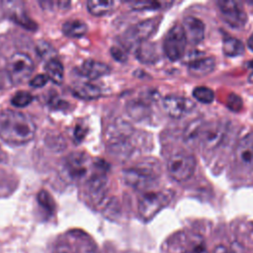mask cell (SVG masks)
Instances as JSON below:
<instances>
[{
    "label": "cell",
    "instance_id": "26",
    "mask_svg": "<svg viewBox=\"0 0 253 253\" xmlns=\"http://www.w3.org/2000/svg\"><path fill=\"white\" fill-rule=\"evenodd\" d=\"M38 202L41 205V207H42L47 212L51 213L54 211L55 205H54L53 199L49 195V193L46 192L45 190H42L38 194Z\"/></svg>",
    "mask_w": 253,
    "mask_h": 253
},
{
    "label": "cell",
    "instance_id": "7",
    "mask_svg": "<svg viewBox=\"0 0 253 253\" xmlns=\"http://www.w3.org/2000/svg\"><path fill=\"white\" fill-rule=\"evenodd\" d=\"M216 4L223 20L229 26L233 28H240L246 24L247 15L240 2L225 0L218 1Z\"/></svg>",
    "mask_w": 253,
    "mask_h": 253
},
{
    "label": "cell",
    "instance_id": "25",
    "mask_svg": "<svg viewBox=\"0 0 253 253\" xmlns=\"http://www.w3.org/2000/svg\"><path fill=\"white\" fill-rule=\"evenodd\" d=\"M33 101V96L31 93L27 91H19L17 92L13 98L11 99V103L13 106L17 108H23L28 106Z\"/></svg>",
    "mask_w": 253,
    "mask_h": 253
},
{
    "label": "cell",
    "instance_id": "22",
    "mask_svg": "<svg viewBox=\"0 0 253 253\" xmlns=\"http://www.w3.org/2000/svg\"><path fill=\"white\" fill-rule=\"evenodd\" d=\"M172 2H159V1H136L131 2L130 7L133 10L142 11V10H159L167 8Z\"/></svg>",
    "mask_w": 253,
    "mask_h": 253
},
{
    "label": "cell",
    "instance_id": "1",
    "mask_svg": "<svg viewBox=\"0 0 253 253\" xmlns=\"http://www.w3.org/2000/svg\"><path fill=\"white\" fill-rule=\"evenodd\" d=\"M36 134V126L26 115L6 110L0 113V137L8 143L25 144Z\"/></svg>",
    "mask_w": 253,
    "mask_h": 253
},
{
    "label": "cell",
    "instance_id": "27",
    "mask_svg": "<svg viewBox=\"0 0 253 253\" xmlns=\"http://www.w3.org/2000/svg\"><path fill=\"white\" fill-rule=\"evenodd\" d=\"M227 107L234 112H237L242 108V101L237 95L231 94L230 96H228L227 99Z\"/></svg>",
    "mask_w": 253,
    "mask_h": 253
},
{
    "label": "cell",
    "instance_id": "14",
    "mask_svg": "<svg viewBox=\"0 0 253 253\" xmlns=\"http://www.w3.org/2000/svg\"><path fill=\"white\" fill-rule=\"evenodd\" d=\"M160 18H152L144 20L137 25H135L129 33V38L131 42H141L147 40L158 28L160 23Z\"/></svg>",
    "mask_w": 253,
    "mask_h": 253
},
{
    "label": "cell",
    "instance_id": "31",
    "mask_svg": "<svg viewBox=\"0 0 253 253\" xmlns=\"http://www.w3.org/2000/svg\"><path fill=\"white\" fill-rule=\"evenodd\" d=\"M247 46H248L251 50H253V33L251 34V36L249 37V39H248V41H247Z\"/></svg>",
    "mask_w": 253,
    "mask_h": 253
},
{
    "label": "cell",
    "instance_id": "28",
    "mask_svg": "<svg viewBox=\"0 0 253 253\" xmlns=\"http://www.w3.org/2000/svg\"><path fill=\"white\" fill-rule=\"evenodd\" d=\"M47 81L48 77L46 76V74H39L30 81V85L34 88H41L44 86L47 83Z\"/></svg>",
    "mask_w": 253,
    "mask_h": 253
},
{
    "label": "cell",
    "instance_id": "20",
    "mask_svg": "<svg viewBox=\"0 0 253 253\" xmlns=\"http://www.w3.org/2000/svg\"><path fill=\"white\" fill-rule=\"evenodd\" d=\"M245 46L243 42L235 38H226L222 42V51L226 56H238L244 53Z\"/></svg>",
    "mask_w": 253,
    "mask_h": 253
},
{
    "label": "cell",
    "instance_id": "12",
    "mask_svg": "<svg viewBox=\"0 0 253 253\" xmlns=\"http://www.w3.org/2000/svg\"><path fill=\"white\" fill-rule=\"evenodd\" d=\"M235 154L237 162L243 168L253 171V133H249L239 141Z\"/></svg>",
    "mask_w": 253,
    "mask_h": 253
},
{
    "label": "cell",
    "instance_id": "6",
    "mask_svg": "<svg viewBox=\"0 0 253 253\" xmlns=\"http://www.w3.org/2000/svg\"><path fill=\"white\" fill-rule=\"evenodd\" d=\"M125 182L136 189H145L151 186L156 178L155 171L149 166H136L124 170Z\"/></svg>",
    "mask_w": 253,
    "mask_h": 253
},
{
    "label": "cell",
    "instance_id": "4",
    "mask_svg": "<svg viewBox=\"0 0 253 253\" xmlns=\"http://www.w3.org/2000/svg\"><path fill=\"white\" fill-rule=\"evenodd\" d=\"M196 168V159L193 155L179 152L172 155L167 162L169 175L178 182H184L191 178Z\"/></svg>",
    "mask_w": 253,
    "mask_h": 253
},
{
    "label": "cell",
    "instance_id": "8",
    "mask_svg": "<svg viewBox=\"0 0 253 253\" xmlns=\"http://www.w3.org/2000/svg\"><path fill=\"white\" fill-rule=\"evenodd\" d=\"M224 133L225 126L221 123L204 122L200 129L199 142L207 149H214L221 143Z\"/></svg>",
    "mask_w": 253,
    "mask_h": 253
},
{
    "label": "cell",
    "instance_id": "10",
    "mask_svg": "<svg viewBox=\"0 0 253 253\" xmlns=\"http://www.w3.org/2000/svg\"><path fill=\"white\" fill-rule=\"evenodd\" d=\"M132 127L125 121L118 120L109 126L106 131V139L112 146L121 145L131 135Z\"/></svg>",
    "mask_w": 253,
    "mask_h": 253
},
{
    "label": "cell",
    "instance_id": "24",
    "mask_svg": "<svg viewBox=\"0 0 253 253\" xmlns=\"http://www.w3.org/2000/svg\"><path fill=\"white\" fill-rule=\"evenodd\" d=\"M193 97L202 104H211L214 99V93L209 87L199 86L193 90Z\"/></svg>",
    "mask_w": 253,
    "mask_h": 253
},
{
    "label": "cell",
    "instance_id": "19",
    "mask_svg": "<svg viewBox=\"0 0 253 253\" xmlns=\"http://www.w3.org/2000/svg\"><path fill=\"white\" fill-rule=\"evenodd\" d=\"M88 31L87 25L80 20H69L62 25V32L69 38H79L84 36Z\"/></svg>",
    "mask_w": 253,
    "mask_h": 253
},
{
    "label": "cell",
    "instance_id": "32",
    "mask_svg": "<svg viewBox=\"0 0 253 253\" xmlns=\"http://www.w3.org/2000/svg\"><path fill=\"white\" fill-rule=\"evenodd\" d=\"M249 66L251 67V69H252V71H251V73H250V75H249V82H251V83H253V60H251L250 62H249Z\"/></svg>",
    "mask_w": 253,
    "mask_h": 253
},
{
    "label": "cell",
    "instance_id": "30",
    "mask_svg": "<svg viewBox=\"0 0 253 253\" xmlns=\"http://www.w3.org/2000/svg\"><path fill=\"white\" fill-rule=\"evenodd\" d=\"M213 253H233L230 249H228L227 247L223 246V245H219L217 247H215Z\"/></svg>",
    "mask_w": 253,
    "mask_h": 253
},
{
    "label": "cell",
    "instance_id": "17",
    "mask_svg": "<svg viewBox=\"0 0 253 253\" xmlns=\"http://www.w3.org/2000/svg\"><path fill=\"white\" fill-rule=\"evenodd\" d=\"M45 74L53 83L55 84H61L63 81V75H64V69L63 65L55 57L49 58L44 66Z\"/></svg>",
    "mask_w": 253,
    "mask_h": 253
},
{
    "label": "cell",
    "instance_id": "13",
    "mask_svg": "<svg viewBox=\"0 0 253 253\" xmlns=\"http://www.w3.org/2000/svg\"><path fill=\"white\" fill-rule=\"evenodd\" d=\"M64 166L70 178L73 180H79L87 173V158L83 153H72L66 157Z\"/></svg>",
    "mask_w": 253,
    "mask_h": 253
},
{
    "label": "cell",
    "instance_id": "3",
    "mask_svg": "<svg viewBox=\"0 0 253 253\" xmlns=\"http://www.w3.org/2000/svg\"><path fill=\"white\" fill-rule=\"evenodd\" d=\"M34 68V61L28 54L16 52L7 61L6 74L12 84H19L31 76Z\"/></svg>",
    "mask_w": 253,
    "mask_h": 253
},
{
    "label": "cell",
    "instance_id": "21",
    "mask_svg": "<svg viewBox=\"0 0 253 253\" xmlns=\"http://www.w3.org/2000/svg\"><path fill=\"white\" fill-rule=\"evenodd\" d=\"M114 7H115L114 1L90 0L87 2L88 11L94 16H103V15L109 14L114 10Z\"/></svg>",
    "mask_w": 253,
    "mask_h": 253
},
{
    "label": "cell",
    "instance_id": "5",
    "mask_svg": "<svg viewBox=\"0 0 253 253\" xmlns=\"http://www.w3.org/2000/svg\"><path fill=\"white\" fill-rule=\"evenodd\" d=\"M187 44V39L182 28V25L173 26L165 36L163 42V49L166 56L172 60L176 61L180 59L185 52Z\"/></svg>",
    "mask_w": 253,
    "mask_h": 253
},
{
    "label": "cell",
    "instance_id": "23",
    "mask_svg": "<svg viewBox=\"0 0 253 253\" xmlns=\"http://www.w3.org/2000/svg\"><path fill=\"white\" fill-rule=\"evenodd\" d=\"M203 121L196 120L189 124V126L186 127L185 132H184V138L187 141V143H197L199 142V134H200V129L203 125Z\"/></svg>",
    "mask_w": 253,
    "mask_h": 253
},
{
    "label": "cell",
    "instance_id": "11",
    "mask_svg": "<svg viewBox=\"0 0 253 253\" xmlns=\"http://www.w3.org/2000/svg\"><path fill=\"white\" fill-rule=\"evenodd\" d=\"M182 28L184 30L187 42L192 44L200 43L205 38V24L202 20L194 17L187 16L183 20Z\"/></svg>",
    "mask_w": 253,
    "mask_h": 253
},
{
    "label": "cell",
    "instance_id": "9",
    "mask_svg": "<svg viewBox=\"0 0 253 253\" xmlns=\"http://www.w3.org/2000/svg\"><path fill=\"white\" fill-rule=\"evenodd\" d=\"M162 107L166 114L173 119H181L195 108V104L184 97L167 96L162 101Z\"/></svg>",
    "mask_w": 253,
    "mask_h": 253
},
{
    "label": "cell",
    "instance_id": "15",
    "mask_svg": "<svg viewBox=\"0 0 253 253\" xmlns=\"http://www.w3.org/2000/svg\"><path fill=\"white\" fill-rule=\"evenodd\" d=\"M215 66V60L211 56H195L188 64L190 75L194 77H203L210 74Z\"/></svg>",
    "mask_w": 253,
    "mask_h": 253
},
{
    "label": "cell",
    "instance_id": "16",
    "mask_svg": "<svg viewBox=\"0 0 253 253\" xmlns=\"http://www.w3.org/2000/svg\"><path fill=\"white\" fill-rule=\"evenodd\" d=\"M80 72L83 76L89 79H97L101 76L108 74L110 72V67L103 62L88 59L82 63L80 67Z\"/></svg>",
    "mask_w": 253,
    "mask_h": 253
},
{
    "label": "cell",
    "instance_id": "18",
    "mask_svg": "<svg viewBox=\"0 0 253 253\" xmlns=\"http://www.w3.org/2000/svg\"><path fill=\"white\" fill-rule=\"evenodd\" d=\"M73 94L83 100H93L101 95V90L98 86L91 83H80L72 88Z\"/></svg>",
    "mask_w": 253,
    "mask_h": 253
},
{
    "label": "cell",
    "instance_id": "29",
    "mask_svg": "<svg viewBox=\"0 0 253 253\" xmlns=\"http://www.w3.org/2000/svg\"><path fill=\"white\" fill-rule=\"evenodd\" d=\"M191 251L192 253H209L204 241L202 240L194 241L191 246Z\"/></svg>",
    "mask_w": 253,
    "mask_h": 253
},
{
    "label": "cell",
    "instance_id": "2",
    "mask_svg": "<svg viewBox=\"0 0 253 253\" xmlns=\"http://www.w3.org/2000/svg\"><path fill=\"white\" fill-rule=\"evenodd\" d=\"M173 193L168 190L144 193L138 201L139 215L145 220L152 218L170 202Z\"/></svg>",
    "mask_w": 253,
    "mask_h": 253
}]
</instances>
